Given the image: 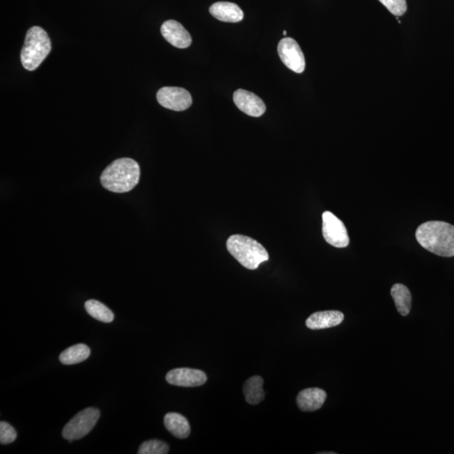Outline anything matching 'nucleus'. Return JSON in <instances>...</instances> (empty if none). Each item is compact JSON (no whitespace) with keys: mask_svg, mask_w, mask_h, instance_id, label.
<instances>
[{"mask_svg":"<svg viewBox=\"0 0 454 454\" xmlns=\"http://www.w3.org/2000/svg\"><path fill=\"white\" fill-rule=\"evenodd\" d=\"M416 238L425 249L441 257H454V226L432 221L419 226Z\"/></svg>","mask_w":454,"mask_h":454,"instance_id":"f257e3e1","label":"nucleus"},{"mask_svg":"<svg viewBox=\"0 0 454 454\" xmlns=\"http://www.w3.org/2000/svg\"><path fill=\"white\" fill-rule=\"evenodd\" d=\"M139 164L132 158H120L113 162L101 174V184L109 191L127 193L139 183Z\"/></svg>","mask_w":454,"mask_h":454,"instance_id":"f03ea898","label":"nucleus"},{"mask_svg":"<svg viewBox=\"0 0 454 454\" xmlns=\"http://www.w3.org/2000/svg\"><path fill=\"white\" fill-rule=\"evenodd\" d=\"M228 252L247 269H257L269 259V253L260 243L242 235H233L226 242Z\"/></svg>","mask_w":454,"mask_h":454,"instance_id":"7ed1b4c3","label":"nucleus"},{"mask_svg":"<svg viewBox=\"0 0 454 454\" xmlns=\"http://www.w3.org/2000/svg\"><path fill=\"white\" fill-rule=\"evenodd\" d=\"M52 44L49 36L42 28L31 27L27 31L20 60L22 66L28 71H34L49 55Z\"/></svg>","mask_w":454,"mask_h":454,"instance_id":"20e7f679","label":"nucleus"},{"mask_svg":"<svg viewBox=\"0 0 454 454\" xmlns=\"http://www.w3.org/2000/svg\"><path fill=\"white\" fill-rule=\"evenodd\" d=\"M100 416L98 409L93 407L79 412L70 423L65 425L63 437L70 444L75 440L83 439L95 428Z\"/></svg>","mask_w":454,"mask_h":454,"instance_id":"39448f33","label":"nucleus"},{"mask_svg":"<svg viewBox=\"0 0 454 454\" xmlns=\"http://www.w3.org/2000/svg\"><path fill=\"white\" fill-rule=\"evenodd\" d=\"M322 234L327 243L338 249L350 245V237L345 225L330 212L322 214Z\"/></svg>","mask_w":454,"mask_h":454,"instance_id":"423d86ee","label":"nucleus"},{"mask_svg":"<svg viewBox=\"0 0 454 454\" xmlns=\"http://www.w3.org/2000/svg\"><path fill=\"white\" fill-rule=\"evenodd\" d=\"M157 100L162 107L174 111H183L191 107V95L180 87H164L157 91Z\"/></svg>","mask_w":454,"mask_h":454,"instance_id":"0eeeda50","label":"nucleus"},{"mask_svg":"<svg viewBox=\"0 0 454 454\" xmlns=\"http://www.w3.org/2000/svg\"><path fill=\"white\" fill-rule=\"evenodd\" d=\"M278 52L283 64L290 70L302 74L305 70L306 60L301 47L294 39L286 38L279 42Z\"/></svg>","mask_w":454,"mask_h":454,"instance_id":"6e6552de","label":"nucleus"},{"mask_svg":"<svg viewBox=\"0 0 454 454\" xmlns=\"http://www.w3.org/2000/svg\"><path fill=\"white\" fill-rule=\"evenodd\" d=\"M166 380L176 386L198 387L205 384L208 376L201 370L180 368L170 370L166 375Z\"/></svg>","mask_w":454,"mask_h":454,"instance_id":"1a4fd4ad","label":"nucleus"},{"mask_svg":"<svg viewBox=\"0 0 454 454\" xmlns=\"http://www.w3.org/2000/svg\"><path fill=\"white\" fill-rule=\"evenodd\" d=\"M233 100L237 108L250 116L259 117L266 111V105L252 92L238 89L234 93Z\"/></svg>","mask_w":454,"mask_h":454,"instance_id":"9d476101","label":"nucleus"},{"mask_svg":"<svg viewBox=\"0 0 454 454\" xmlns=\"http://www.w3.org/2000/svg\"><path fill=\"white\" fill-rule=\"evenodd\" d=\"M161 33L173 47L181 49L189 47L192 43L191 36L176 20L170 19L164 22L161 27Z\"/></svg>","mask_w":454,"mask_h":454,"instance_id":"9b49d317","label":"nucleus"},{"mask_svg":"<svg viewBox=\"0 0 454 454\" xmlns=\"http://www.w3.org/2000/svg\"><path fill=\"white\" fill-rule=\"evenodd\" d=\"M344 315L338 311L315 312L306 320V325L311 330H322L340 325Z\"/></svg>","mask_w":454,"mask_h":454,"instance_id":"f8f14e48","label":"nucleus"},{"mask_svg":"<svg viewBox=\"0 0 454 454\" xmlns=\"http://www.w3.org/2000/svg\"><path fill=\"white\" fill-rule=\"evenodd\" d=\"M327 399L325 391L319 388L306 389L299 393L297 402L302 412H315L322 407Z\"/></svg>","mask_w":454,"mask_h":454,"instance_id":"ddd939ff","label":"nucleus"},{"mask_svg":"<svg viewBox=\"0 0 454 454\" xmlns=\"http://www.w3.org/2000/svg\"><path fill=\"white\" fill-rule=\"evenodd\" d=\"M210 12L213 17L224 22H240L244 17L241 8L236 3L230 2L214 3L210 6Z\"/></svg>","mask_w":454,"mask_h":454,"instance_id":"4468645a","label":"nucleus"},{"mask_svg":"<svg viewBox=\"0 0 454 454\" xmlns=\"http://www.w3.org/2000/svg\"><path fill=\"white\" fill-rule=\"evenodd\" d=\"M164 425L168 431L177 439H187L190 435V425L188 420L178 413H168L164 416Z\"/></svg>","mask_w":454,"mask_h":454,"instance_id":"2eb2a0df","label":"nucleus"},{"mask_svg":"<svg viewBox=\"0 0 454 454\" xmlns=\"http://www.w3.org/2000/svg\"><path fill=\"white\" fill-rule=\"evenodd\" d=\"M263 379L260 376H253L247 379L243 386L245 399L250 405H258L265 398L263 391Z\"/></svg>","mask_w":454,"mask_h":454,"instance_id":"dca6fc26","label":"nucleus"},{"mask_svg":"<svg viewBox=\"0 0 454 454\" xmlns=\"http://www.w3.org/2000/svg\"><path fill=\"white\" fill-rule=\"evenodd\" d=\"M391 297L394 299L397 311L401 315L407 316L412 309V295L408 288L402 283H396L391 289Z\"/></svg>","mask_w":454,"mask_h":454,"instance_id":"f3484780","label":"nucleus"},{"mask_svg":"<svg viewBox=\"0 0 454 454\" xmlns=\"http://www.w3.org/2000/svg\"><path fill=\"white\" fill-rule=\"evenodd\" d=\"M91 355V348L85 344H77L64 350L59 357L60 362L65 366H72L84 362Z\"/></svg>","mask_w":454,"mask_h":454,"instance_id":"a211bd4d","label":"nucleus"},{"mask_svg":"<svg viewBox=\"0 0 454 454\" xmlns=\"http://www.w3.org/2000/svg\"><path fill=\"white\" fill-rule=\"evenodd\" d=\"M85 309H86L89 315L100 322L111 323L115 318L113 312L107 306L98 301H95V299H89V301L86 302L85 303Z\"/></svg>","mask_w":454,"mask_h":454,"instance_id":"6ab92c4d","label":"nucleus"},{"mask_svg":"<svg viewBox=\"0 0 454 454\" xmlns=\"http://www.w3.org/2000/svg\"><path fill=\"white\" fill-rule=\"evenodd\" d=\"M169 451V445L160 440L144 441L139 449V454H166Z\"/></svg>","mask_w":454,"mask_h":454,"instance_id":"aec40b11","label":"nucleus"},{"mask_svg":"<svg viewBox=\"0 0 454 454\" xmlns=\"http://www.w3.org/2000/svg\"><path fill=\"white\" fill-rule=\"evenodd\" d=\"M391 14L403 15L407 10V0H379Z\"/></svg>","mask_w":454,"mask_h":454,"instance_id":"412c9836","label":"nucleus"},{"mask_svg":"<svg viewBox=\"0 0 454 454\" xmlns=\"http://www.w3.org/2000/svg\"><path fill=\"white\" fill-rule=\"evenodd\" d=\"M17 437V432L15 429L6 421L0 423V443L1 444H10L14 443Z\"/></svg>","mask_w":454,"mask_h":454,"instance_id":"4be33fe9","label":"nucleus"},{"mask_svg":"<svg viewBox=\"0 0 454 454\" xmlns=\"http://www.w3.org/2000/svg\"><path fill=\"white\" fill-rule=\"evenodd\" d=\"M283 36H286V34H287V33H286V31H283Z\"/></svg>","mask_w":454,"mask_h":454,"instance_id":"5701e85b","label":"nucleus"}]
</instances>
